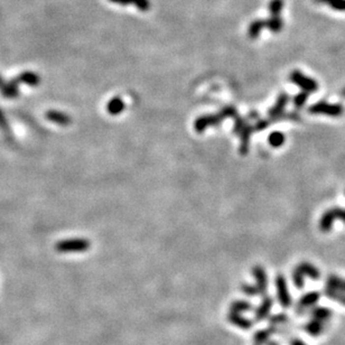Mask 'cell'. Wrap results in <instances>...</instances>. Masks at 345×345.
Segmentation results:
<instances>
[{
	"instance_id": "35",
	"label": "cell",
	"mask_w": 345,
	"mask_h": 345,
	"mask_svg": "<svg viewBox=\"0 0 345 345\" xmlns=\"http://www.w3.org/2000/svg\"><path fill=\"white\" fill-rule=\"evenodd\" d=\"M0 129L7 132V134H9V124H8L5 112L1 109H0Z\"/></svg>"
},
{
	"instance_id": "22",
	"label": "cell",
	"mask_w": 345,
	"mask_h": 345,
	"mask_svg": "<svg viewBox=\"0 0 345 345\" xmlns=\"http://www.w3.org/2000/svg\"><path fill=\"white\" fill-rule=\"evenodd\" d=\"M327 288L345 292V279L340 278L338 276L332 275L327 278Z\"/></svg>"
},
{
	"instance_id": "32",
	"label": "cell",
	"mask_w": 345,
	"mask_h": 345,
	"mask_svg": "<svg viewBox=\"0 0 345 345\" xmlns=\"http://www.w3.org/2000/svg\"><path fill=\"white\" fill-rule=\"evenodd\" d=\"M292 282H294V285L297 288H303L305 280H304V275L300 272L297 268L294 269V272H292Z\"/></svg>"
},
{
	"instance_id": "40",
	"label": "cell",
	"mask_w": 345,
	"mask_h": 345,
	"mask_svg": "<svg viewBox=\"0 0 345 345\" xmlns=\"http://www.w3.org/2000/svg\"><path fill=\"white\" fill-rule=\"evenodd\" d=\"M343 95H344V97H345V89L343 90Z\"/></svg>"
},
{
	"instance_id": "31",
	"label": "cell",
	"mask_w": 345,
	"mask_h": 345,
	"mask_svg": "<svg viewBox=\"0 0 345 345\" xmlns=\"http://www.w3.org/2000/svg\"><path fill=\"white\" fill-rule=\"evenodd\" d=\"M271 332L270 330H268V331H260L258 332L256 334L255 336V342L258 344V345H261V344H264L268 341V339H269V336L271 335Z\"/></svg>"
},
{
	"instance_id": "1",
	"label": "cell",
	"mask_w": 345,
	"mask_h": 345,
	"mask_svg": "<svg viewBox=\"0 0 345 345\" xmlns=\"http://www.w3.org/2000/svg\"><path fill=\"white\" fill-rule=\"evenodd\" d=\"M91 243L86 239H67L56 243L58 252H84L90 249Z\"/></svg>"
},
{
	"instance_id": "34",
	"label": "cell",
	"mask_w": 345,
	"mask_h": 345,
	"mask_svg": "<svg viewBox=\"0 0 345 345\" xmlns=\"http://www.w3.org/2000/svg\"><path fill=\"white\" fill-rule=\"evenodd\" d=\"M270 120H268V119H258L257 120V122L256 124L254 126L255 128V131H261V130H266L268 127H269V124H270Z\"/></svg>"
},
{
	"instance_id": "39",
	"label": "cell",
	"mask_w": 345,
	"mask_h": 345,
	"mask_svg": "<svg viewBox=\"0 0 345 345\" xmlns=\"http://www.w3.org/2000/svg\"><path fill=\"white\" fill-rule=\"evenodd\" d=\"M3 82V79L1 78V76H0V84H1Z\"/></svg>"
},
{
	"instance_id": "15",
	"label": "cell",
	"mask_w": 345,
	"mask_h": 345,
	"mask_svg": "<svg viewBox=\"0 0 345 345\" xmlns=\"http://www.w3.org/2000/svg\"><path fill=\"white\" fill-rule=\"evenodd\" d=\"M124 110V102L120 97L112 98L107 104V112L111 115H118Z\"/></svg>"
},
{
	"instance_id": "36",
	"label": "cell",
	"mask_w": 345,
	"mask_h": 345,
	"mask_svg": "<svg viewBox=\"0 0 345 345\" xmlns=\"http://www.w3.org/2000/svg\"><path fill=\"white\" fill-rule=\"evenodd\" d=\"M286 320H287V315L286 314H278V315L274 316V317L270 319V322L272 324H279V323L286 322Z\"/></svg>"
},
{
	"instance_id": "17",
	"label": "cell",
	"mask_w": 345,
	"mask_h": 345,
	"mask_svg": "<svg viewBox=\"0 0 345 345\" xmlns=\"http://www.w3.org/2000/svg\"><path fill=\"white\" fill-rule=\"evenodd\" d=\"M312 317L314 319L320 320V322H327L328 319L332 317V311L328 310L326 307H322V306H315L312 308Z\"/></svg>"
},
{
	"instance_id": "5",
	"label": "cell",
	"mask_w": 345,
	"mask_h": 345,
	"mask_svg": "<svg viewBox=\"0 0 345 345\" xmlns=\"http://www.w3.org/2000/svg\"><path fill=\"white\" fill-rule=\"evenodd\" d=\"M276 288H277V297L280 305L284 308L290 307L291 305V296L288 290L286 278L283 275H278L276 278Z\"/></svg>"
},
{
	"instance_id": "19",
	"label": "cell",
	"mask_w": 345,
	"mask_h": 345,
	"mask_svg": "<svg viewBox=\"0 0 345 345\" xmlns=\"http://www.w3.org/2000/svg\"><path fill=\"white\" fill-rule=\"evenodd\" d=\"M266 27V19H256L252 22L248 28V35L251 39H257L261 33L262 28Z\"/></svg>"
},
{
	"instance_id": "8",
	"label": "cell",
	"mask_w": 345,
	"mask_h": 345,
	"mask_svg": "<svg viewBox=\"0 0 345 345\" xmlns=\"http://www.w3.org/2000/svg\"><path fill=\"white\" fill-rule=\"evenodd\" d=\"M319 298H320V294L318 291L307 292V294H305L302 298L299 299V302L297 303L296 312L303 313L305 310H307V308L315 306L316 303L319 300Z\"/></svg>"
},
{
	"instance_id": "26",
	"label": "cell",
	"mask_w": 345,
	"mask_h": 345,
	"mask_svg": "<svg viewBox=\"0 0 345 345\" xmlns=\"http://www.w3.org/2000/svg\"><path fill=\"white\" fill-rule=\"evenodd\" d=\"M324 292H325V295H326L330 299L335 300V302L342 304L345 306V292L331 289V288H326Z\"/></svg>"
},
{
	"instance_id": "23",
	"label": "cell",
	"mask_w": 345,
	"mask_h": 345,
	"mask_svg": "<svg viewBox=\"0 0 345 345\" xmlns=\"http://www.w3.org/2000/svg\"><path fill=\"white\" fill-rule=\"evenodd\" d=\"M285 142H286V137H285V135L280 131L271 132L269 137H268V143H269V145L274 148L282 147L285 144Z\"/></svg>"
},
{
	"instance_id": "20",
	"label": "cell",
	"mask_w": 345,
	"mask_h": 345,
	"mask_svg": "<svg viewBox=\"0 0 345 345\" xmlns=\"http://www.w3.org/2000/svg\"><path fill=\"white\" fill-rule=\"evenodd\" d=\"M272 303L274 302H272V299L270 298V297H264L261 305H260V306L258 307V310H257V312H256L257 320H260V319H263V318L267 317L268 314H269L270 310H271Z\"/></svg>"
},
{
	"instance_id": "2",
	"label": "cell",
	"mask_w": 345,
	"mask_h": 345,
	"mask_svg": "<svg viewBox=\"0 0 345 345\" xmlns=\"http://www.w3.org/2000/svg\"><path fill=\"white\" fill-rule=\"evenodd\" d=\"M336 220H341L345 223V208L341 207H332L330 210H327L322 215L319 221V229L322 232H328L332 230L333 223Z\"/></svg>"
},
{
	"instance_id": "16",
	"label": "cell",
	"mask_w": 345,
	"mask_h": 345,
	"mask_svg": "<svg viewBox=\"0 0 345 345\" xmlns=\"http://www.w3.org/2000/svg\"><path fill=\"white\" fill-rule=\"evenodd\" d=\"M324 328H325L324 323L320 322V320L314 319V318L310 320V322H308L304 326V330L306 331L311 336H314V338L322 334V333L324 332Z\"/></svg>"
},
{
	"instance_id": "11",
	"label": "cell",
	"mask_w": 345,
	"mask_h": 345,
	"mask_svg": "<svg viewBox=\"0 0 345 345\" xmlns=\"http://www.w3.org/2000/svg\"><path fill=\"white\" fill-rule=\"evenodd\" d=\"M18 84L19 83L16 81V79L9 82L3 81L1 84H0V94H1L2 97L8 99L17 98L19 95Z\"/></svg>"
},
{
	"instance_id": "13",
	"label": "cell",
	"mask_w": 345,
	"mask_h": 345,
	"mask_svg": "<svg viewBox=\"0 0 345 345\" xmlns=\"http://www.w3.org/2000/svg\"><path fill=\"white\" fill-rule=\"evenodd\" d=\"M296 268H297V269H298L300 272H302V274H303L304 276L310 277V278L313 279V280H317V279H319L320 272H319V270H318V268H316L315 266H313V264L310 263V262L303 261V262H300Z\"/></svg>"
},
{
	"instance_id": "18",
	"label": "cell",
	"mask_w": 345,
	"mask_h": 345,
	"mask_svg": "<svg viewBox=\"0 0 345 345\" xmlns=\"http://www.w3.org/2000/svg\"><path fill=\"white\" fill-rule=\"evenodd\" d=\"M111 2L118 3V5L127 6V5H135L142 11H147L150 8L149 0H110Z\"/></svg>"
},
{
	"instance_id": "12",
	"label": "cell",
	"mask_w": 345,
	"mask_h": 345,
	"mask_svg": "<svg viewBox=\"0 0 345 345\" xmlns=\"http://www.w3.org/2000/svg\"><path fill=\"white\" fill-rule=\"evenodd\" d=\"M45 115L47 120H50L51 122H54L56 124H59V126H69V124L72 123V118L70 115L61 111L50 110L46 112Z\"/></svg>"
},
{
	"instance_id": "38",
	"label": "cell",
	"mask_w": 345,
	"mask_h": 345,
	"mask_svg": "<svg viewBox=\"0 0 345 345\" xmlns=\"http://www.w3.org/2000/svg\"><path fill=\"white\" fill-rule=\"evenodd\" d=\"M269 345H279L278 343H277V342H270V344Z\"/></svg>"
},
{
	"instance_id": "37",
	"label": "cell",
	"mask_w": 345,
	"mask_h": 345,
	"mask_svg": "<svg viewBox=\"0 0 345 345\" xmlns=\"http://www.w3.org/2000/svg\"><path fill=\"white\" fill-rule=\"evenodd\" d=\"M290 345H306V344H305L302 340L294 339V340L290 341Z\"/></svg>"
},
{
	"instance_id": "28",
	"label": "cell",
	"mask_w": 345,
	"mask_h": 345,
	"mask_svg": "<svg viewBox=\"0 0 345 345\" xmlns=\"http://www.w3.org/2000/svg\"><path fill=\"white\" fill-rule=\"evenodd\" d=\"M318 3H326L331 8L339 11H345V0H315Z\"/></svg>"
},
{
	"instance_id": "29",
	"label": "cell",
	"mask_w": 345,
	"mask_h": 345,
	"mask_svg": "<svg viewBox=\"0 0 345 345\" xmlns=\"http://www.w3.org/2000/svg\"><path fill=\"white\" fill-rule=\"evenodd\" d=\"M308 97H310V93H308V92H305V91H302L300 93L296 94L295 98H294V101H292L294 102V106H295L296 109H300V108H303L305 104H306Z\"/></svg>"
},
{
	"instance_id": "3",
	"label": "cell",
	"mask_w": 345,
	"mask_h": 345,
	"mask_svg": "<svg viewBox=\"0 0 345 345\" xmlns=\"http://www.w3.org/2000/svg\"><path fill=\"white\" fill-rule=\"evenodd\" d=\"M308 112L312 115H328V117H340L343 114V107L341 104H332L325 101H319L308 108Z\"/></svg>"
},
{
	"instance_id": "30",
	"label": "cell",
	"mask_w": 345,
	"mask_h": 345,
	"mask_svg": "<svg viewBox=\"0 0 345 345\" xmlns=\"http://www.w3.org/2000/svg\"><path fill=\"white\" fill-rule=\"evenodd\" d=\"M249 310H251V305L247 302H242V300H238V302H234L231 305V312H247Z\"/></svg>"
},
{
	"instance_id": "25",
	"label": "cell",
	"mask_w": 345,
	"mask_h": 345,
	"mask_svg": "<svg viewBox=\"0 0 345 345\" xmlns=\"http://www.w3.org/2000/svg\"><path fill=\"white\" fill-rule=\"evenodd\" d=\"M285 2L284 0H270L268 5V10L271 16H280L284 9Z\"/></svg>"
},
{
	"instance_id": "6",
	"label": "cell",
	"mask_w": 345,
	"mask_h": 345,
	"mask_svg": "<svg viewBox=\"0 0 345 345\" xmlns=\"http://www.w3.org/2000/svg\"><path fill=\"white\" fill-rule=\"evenodd\" d=\"M222 123V120L219 118L218 114L216 115H205L202 117H199L194 122V129L196 132L205 131L208 127L211 126H219Z\"/></svg>"
},
{
	"instance_id": "27",
	"label": "cell",
	"mask_w": 345,
	"mask_h": 345,
	"mask_svg": "<svg viewBox=\"0 0 345 345\" xmlns=\"http://www.w3.org/2000/svg\"><path fill=\"white\" fill-rule=\"evenodd\" d=\"M218 115L223 121V120H226L227 118L238 117V111H236V108H234L233 106H227L224 107L221 111L218 112Z\"/></svg>"
},
{
	"instance_id": "9",
	"label": "cell",
	"mask_w": 345,
	"mask_h": 345,
	"mask_svg": "<svg viewBox=\"0 0 345 345\" xmlns=\"http://www.w3.org/2000/svg\"><path fill=\"white\" fill-rule=\"evenodd\" d=\"M252 275H254L257 279L256 288L257 290H258V294H266L268 287V278L263 268L260 266H256L254 269H252Z\"/></svg>"
},
{
	"instance_id": "24",
	"label": "cell",
	"mask_w": 345,
	"mask_h": 345,
	"mask_svg": "<svg viewBox=\"0 0 345 345\" xmlns=\"http://www.w3.org/2000/svg\"><path fill=\"white\" fill-rule=\"evenodd\" d=\"M229 319H230L233 324H235L236 326H240L242 328H250L251 327L250 320L241 317V316L239 315V313L231 312L230 315H229Z\"/></svg>"
},
{
	"instance_id": "7",
	"label": "cell",
	"mask_w": 345,
	"mask_h": 345,
	"mask_svg": "<svg viewBox=\"0 0 345 345\" xmlns=\"http://www.w3.org/2000/svg\"><path fill=\"white\" fill-rule=\"evenodd\" d=\"M288 102H289V95H288L286 92L280 93L275 103V106L271 107L270 109L268 110V115H269L270 122H272V120H275L276 118H278L280 115L284 114L285 108H286Z\"/></svg>"
},
{
	"instance_id": "14",
	"label": "cell",
	"mask_w": 345,
	"mask_h": 345,
	"mask_svg": "<svg viewBox=\"0 0 345 345\" xmlns=\"http://www.w3.org/2000/svg\"><path fill=\"white\" fill-rule=\"evenodd\" d=\"M16 81L18 83L27 84L29 86H37L41 83V78L34 72H24V73L16 78Z\"/></svg>"
},
{
	"instance_id": "33",
	"label": "cell",
	"mask_w": 345,
	"mask_h": 345,
	"mask_svg": "<svg viewBox=\"0 0 345 345\" xmlns=\"http://www.w3.org/2000/svg\"><path fill=\"white\" fill-rule=\"evenodd\" d=\"M248 122L247 119L241 118V117H235V121H234V126H233V132L234 134H241L242 129L244 128Z\"/></svg>"
},
{
	"instance_id": "21",
	"label": "cell",
	"mask_w": 345,
	"mask_h": 345,
	"mask_svg": "<svg viewBox=\"0 0 345 345\" xmlns=\"http://www.w3.org/2000/svg\"><path fill=\"white\" fill-rule=\"evenodd\" d=\"M284 22L280 16H271L270 18L266 19V27L269 29L271 33H279L283 29Z\"/></svg>"
},
{
	"instance_id": "4",
	"label": "cell",
	"mask_w": 345,
	"mask_h": 345,
	"mask_svg": "<svg viewBox=\"0 0 345 345\" xmlns=\"http://www.w3.org/2000/svg\"><path fill=\"white\" fill-rule=\"evenodd\" d=\"M290 81L296 84L297 86H299L300 89L308 93H313L318 90V83L312 78H308L305 74H303L300 71H292L289 75Z\"/></svg>"
},
{
	"instance_id": "10",
	"label": "cell",
	"mask_w": 345,
	"mask_h": 345,
	"mask_svg": "<svg viewBox=\"0 0 345 345\" xmlns=\"http://www.w3.org/2000/svg\"><path fill=\"white\" fill-rule=\"evenodd\" d=\"M255 131L254 126H251V124L247 123L246 126L241 131V134H240V148L239 151L241 155H247L249 151V144H250V137L252 135V132Z\"/></svg>"
}]
</instances>
